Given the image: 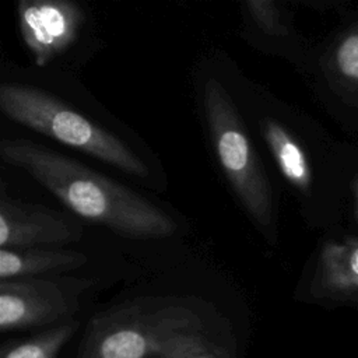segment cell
Wrapping results in <instances>:
<instances>
[{
    "label": "cell",
    "instance_id": "6da1fadb",
    "mask_svg": "<svg viewBox=\"0 0 358 358\" xmlns=\"http://www.w3.org/2000/svg\"><path fill=\"white\" fill-rule=\"evenodd\" d=\"M0 157L28 172L77 215L122 236L158 239L176 229L171 215L138 193L36 143L3 140Z\"/></svg>",
    "mask_w": 358,
    "mask_h": 358
},
{
    "label": "cell",
    "instance_id": "7a4b0ae2",
    "mask_svg": "<svg viewBox=\"0 0 358 358\" xmlns=\"http://www.w3.org/2000/svg\"><path fill=\"white\" fill-rule=\"evenodd\" d=\"M0 108L11 120L129 175L141 179L148 175L144 162L120 138L36 87L3 84L0 87Z\"/></svg>",
    "mask_w": 358,
    "mask_h": 358
},
{
    "label": "cell",
    "instance_id": "3957f363",
    "mask_svg": "<svg viewBox=\"0 0 358 358\" xmlns=\"http://www.w3.org/2000/svg\"><path fill=\"white\" fill-rule=\"evenodd\" d=\"M197 327L199 316L183 305H120L90 322L77 358H159L175 336Z\"/></svg>",
    "mask_w": 358,
    "mask_h": 358
},
{
    "label": "cell",
    "instance_id": "277c9868",
    "mask_svg": "<svg viewBox=\"0 0 358 358\" xmlns=\"http://www.w3.org/2000/svg\"><path fill=\"white\" fill-rule=\"evenodd\" d=\"M203 103L222 172L253 222L270 234L274 224L271 186L232 98L215 78H210L204 84Z\"/></svg>",
    "mask_w": 358,
    "mask_h": 358
},
{
    "label": "cell",
    "instance_id": "5b68a950",
    "mask_svg": "<svg viewBox=\"0 0 358 358\" xmlns=\"http://www.w3.org/2000/svg\"><path fill=\"white\" fill-rule=\"evenodd\" d=\"M90 278L38 275L0 281V327L3 331L53 327L69 320L80 306Z\"/></svg>",
    "mask_w": 358,
    "mask_h": 358
},
{
    "label": "cell",
    "instance_id": "8992f818",
    "mask_svg": "<svg viewBox=\"0 0 358 358\" xmlns=\"http://www.w3.org/2000/svg\"><path fill=\"white\" fill-rule=\"evenodd\" d=\"M17 15L21 38L39 67L70 48L85 21L81 6L70 0H21Z\"/></svg>",
    "mask_w": 358,
    "mask_h": 358
},
{
    "label": "cell",
    "instance_id": "52a82bcc",
    "mask_svg": "<svg viewBox=\"0 0 358 358\" xmlns=\"http://www.w3.org/2000/svg\"><path fill=\"white\" fill-rule=\"evenodd\" d=\"M83 235V227L59 211L43 206L0 199V246L6 249H27L60 246L76 242Z\"/></svg>",
    "mask_w": 358,
    "mask_h": 358
},
{
    "label": "cell",
    "instance_id": "ba28073f",
    "mask_svg": "<svg viewBox=\"0 0 358 358\" xmlns=\"http://www.w3.org/2000/svg\"><path fill=\"white\" fill-rule=\"evenodd\" d=\"M316 296H347L358 292V241L323 245L312 281Z\"/></svg>",
    "mask_w": 358,
    "mask_h": 358
},
{
    "label": "cell",
    "instance_id": "9c48e42d",
    "mask_svg": "<svg viewBox=\"0 0 358 358\" xmlns=\"http://www.w3.org/2000/svg\"><path fill=\"white\" fill-rule=\"evenodd\" d=\"M88 262L87 255L70 249L27 248L0 250V278L38 277L80 268Z\"/></svg>",
    "mask_w": 358,
    "mask_h": 358
},
{
    "label": "cell",
    "instance_id": "30bf717a",
    "mask_svg": "<svg viewBox=\"0 0 358 358\" xmlns=\"http://www.w3.org/2000/svg\"><path fill=\"white\" fill-rule=\"evenodd\" d=\"M260 130L282 176L298 190L308 192L312 185V172L301 144L271 117L260 120Z\"/></svg>",
    "mask_w": 358,
    "mask_h": 358
},
{
    "label": "cell",
    "instance_id": "8fae6325",
    "mask_svg": "<svg viewBox=\"0 0 358 358\" xmlns=\"http://www.w3.org/2000/svg\"><path fill=\"white\" fill-rule=\"evenodd\" d=\"M78 324L73 319L45 329L32 337L8 341L1 348V358H57L64 344L77 331Z\"/></svg>",
    "mask_w": 358,
    "mask_h": 358
},
{
    "label": "cell",
    "instance_id": "7c38bea8",
    "mask_svg": "<svg viewBox=\"0 0 358 358\" xmlns=\"http://www.w3.org/2000/svg\"><path fill=\"white\" fill-rule=\"evenodd\" d=\"M330 67L344 87L358 90V24L337 39L330 55Z\"/></svg>",
    "mask_w": 358,
    "mask_h": 358
},
{
    "label": "cell",
    "instance_id": "4fadbf2b",
    "mask_svg": "<svg viewBox=\"0 0 358 358\" xmlns=\"http://www.w3.org/2000/svg\"><path fill=\"white\" fill-rule=\"evenodd\" d=\"M159 358H224V352L197 327L175 336Z\"/></svg>",
    "mask_w": 358,
    "mask_h": 358
},
{
    "label": "cell",
    "instance_id": "5bb4252c",
    "mask_svg": "<svg viewBox=\"0 0 358 358\" xmlns=\"http://www.w3.org/2000/svg\"><path fill=\"white\" fill-rule=\"evenodd\" d=\"M256 25L271 35H285L288 24L281 7L270 0H250L243 4Z\"/></svg>",
    "mask_w": 358,
    "mask_h": 358
},
{
    "label": "cell",
    "instance_id": "9a60e30c",
    "mask_svg": "<svg viewBox=\"0 0 358 358\" xmlns=\"http://www.w3.org/2000/svg\"><path fill=\"white\" fill-rule=\"evenodd\" d=\"M352 192H354V197H355V213H357V220H358V176L354 180Z\"/></svg>",
    "mask_w": 358,
    "mask_h": 358
}]
</instances>
